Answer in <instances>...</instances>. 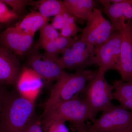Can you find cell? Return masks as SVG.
<instances>
[{"label":"cell","mask_w":132,"mask_h":132,"mask_svg":"<svg viewBox=\"0 0 132 132\" xmlns=\"http://www.w3.org/2000/svg\"><path fill=\"white\" fill-rule=\"evenodd\" d=\"M34 102L9 93L0 112V132H23L35 115Z\"/></svg>","instance_id":"1"},{"label":"cell","mask_w":132,"mask_h":132,"mask_svg":"<svg viewBox=\"0 0 132 132\" xmlns=\"http://www.w3.org/2000/svg\"><path fill=\"white\" fill-rule=\"evenodd\" d=\"M79 94L67 101L52 106L44 111L41 123L49 121L65 123L68 121L73 128L85 126L86 121L92 120L95 116Z\"/></svg>","instance_id":"2"},{"label":"cell","mask_w":132,"mask_h":132,"mask_svg":"<svg viewBox=\"0 0 132 132\" xmlns=\"http://www.w3.org/2000/svg\"><path fill=\"white\" fill-rule=\"evenodd\" d=\"M100 9L110 19L114 31H120L132 19V0H101Z\"/></svg>","instance_id":"10"},{"label":"cell","mask_w":132,"mask_h":132,"mask_svg":"<svg viewBox=\"0 0 132 132\" xmlns=\"http://www.w3.org/2000/svg\"><path fill=\"white\" fill-rule=\"evenodd\" d=\"M60 36V33L48 22L44 24L40 29L39 43L53 40Z\"/></svg>","instance_id":"21"},{"label":"cell","mask_w":132,"mask_h":132,"mask_svg":"<svg viewBox=\"0 0 132 132\" xmlns=\"http://www.w3.org/2000/svg\"><path fill=\"white\" fill-rule=\"evenodd\" d=\"M115 31L100 9L94 8L92 16L82 29L80 39L88 45L97 47L108 40Z\"/></svg>","instance_id":"6"},{"label":"cell","mask_w":132,"mask_h":132,"mask_svg":"<svg viewBox=\"0 0 132 132\" xmlns=\"http://www.w3.org/2000/svg\"><path fill=\"white\" fill-rule=\"evenodd\" d=\"M71 15H72L68 12H63L57 15L54 17L51 24L56 30H61L66 24L69 16Z\"/></svg>","instance_id":"25"},{"label":"cell","mask_w":132,"mask_h":132,"mask_svg":"<svg viewBox=\"0 0 132 132\" xmlns=\"http://www.w3.org/2000/svg\"><path fill=\"white\" fill-rule=\"evenodd\" d=\"M17 17V15L10 10L6 5L0 0V24L8 23Z\"/></svg>","instance_id":"23"},{"label":"cell","mask_w":132,"mask_h":132,"mask_svg":"<svg viewBox=\"0 0 132 132\" xmlns=\"http://www.w3.org/2000/svg\"><path fill=\"white\" fill-rule=\"evenodd\" d=\"M94 47L78 40L62 53L61 57L57 59L56 62L63 70L84 69L90 65V60L94 55Z\"/></svg>","instance_id":"8"},{"label":"cell","mask_w":132,"mask_h":132,"mask_svg":"<svg viewBox=\"0 0 132 132\" xmlns=\"http://www.w3.org/2000/svg\"><path fill=\"white\" fill-rule=\"evenodd\" d=\"M104 72L99 68L94 75L88 81L82 92V98L87 104L94 115L103 112L111 106L113 99L114 87L106 80Z\"/></svg>","instance_id":"4"},{"label":"cell","mask_w":132,"mask_h":132,"mask_svg":"<svg viewBox=\"0 0 132 132\" xmlns=\"http://www.w3.org/2000/svg\"><path fill=\"white\" fill-rule=\"evenodd\" d=\"M121 36L120 31H115L111 38L100 46L94 48V55L90 65L96 64L104 71H117L120 62Z\"/></svg>","instance_id":"7"},{"label":"cell","mask_w":132,"mask_h":132,"mask_svg":"<svg viewBox=\"0 0 132 132\" xmlns=\"http://www.w3.org/2000/svg\"><path fill=\"white\" fill-rule=\"evenodd\" d=\"M68 12L76 19L88 21L93 15L95 1L92 0H64Z\"/></svg>","instance_id":"16"},{"label":"cell","mask_w":132,"mask_h":132,"mask_svg":"<svg viewBox=\"0 0 132 132\" xmlns=\"http://www.w3.org/2000/svg\"><path fill=\"white\" fill-rule=\"evenodd\" d=\"M8 93V92L5 90L2 85H0V112L2 109L5 100Z\"/></svg>","instance_id":"27"},{"label":"cell","mask_w":132,"mask_h":132,"mask_svg":"<svg viewBox=\"0 0 132 132\" xmlns=\"http://www.w3.org/2000/svg\"><path fill=\"white\" fill-rule=\"evenodd\" d=\"M41 124L43 132H69L64 122L49 121Z\"/></svg>","instance_id":"22"},{"label":"cell","mask_w":132,"mask_h":132,"mask_svg":"<svg viewBox=\"0 0 132 132\" xmlns=\"http://www.w3.org/2000/svg\"><path fill=\"white\" fill-rule=\"evenodd\" d=\"M82 30L76 24L75 18L71 15L60 30V35L64 38H72L75 36L77 33L82 31Z\"/></svg>","instance_id":"20"},{"label":"cell","mask_w":132,"mask_h":132,"mask_svg":"<svg viewBox=\"0 0 132 132\" xmlns=\"http://www.w3.org/2000/svg\"><path fill=\"white\" fill-rule=\"evenodd\" d=\"M113 84V99L119 101L121 106L132 112V82L115 80Z\"/></svg>","instance_id":"17"},{"label":"cell","mask_w":132,"mask_h":132,"mask_svg":"<svg viewBox=\"0 0 132 132\" xmlns=\"http://www.w3.org/2000/svg\"><path fill=\"white\" fill-rule=\"evenodd\" d=\"M6 5L12 8V11L17 15L27 5L32 4V1L27 0H1Z\"/></svg>","instance_id":"24"},{"label":"cell","mask_w":132,"mask_h":132,"mask_svg":"<svg viewBox=\"0 0 132 132\" xmlns=\"http://www.w3.org/2000/svg\"><path fill=\"white\" fill-rule=\"evenodd\" d=\"M116 132H132V126L124 130Z\"/></svg>","instance_id":"29"},{"label":"cell","mask_w":132,"mask_h":132,"mask_svg":"<svg viewBox=\"0 0 132 132\" xmlns=\"http://www.w3.org/2000/svg\"><path fill=\"white\" fill-rule=\"evenodd\" d=\"M76 38H67L60 36L53 40L39 43L44 49L45 53L50 57L58 59V55L62 53L78 40Z\"/></svg>","instance_id":"18"},{"label":"cell","mask_w":132,"mask_h":132,"mask_svg":"<svg viewBox=\"0 0 132 132\" xmlns=\"http://www.w3.org/2000/svg\"><path fill=\"white\" fill-rule=\"evenodd\" d=\"M44 85L42 78L30 67L22 68L15 85L21 97L34 102Z\"/></svg>","instance_id":"12"},{"label":"cell","mask_w":132,"mask_h":132,"mask_svg":"<svg viewBox=\"0 0 132 132\" xmlns=\"http://www.w3.org/2000/svg\"><path fill=\"white\" fill-rule=\"evenodd\" d=\"M32 4L38 8L41 14L47 18L68 12L63 2L59 0H40L33 2Z\"/></svg>","instance_id":"19"},{"label":"cell","mask_w":132,"mask_h":132,"mask_svg":"<svg viewBox=\"0 0 132 132\" xmlns=\"http://www.w3.org/2000/svg\"><path fill=\"white\" fill-rule=\"evenodd\" d=\"M95 72L82 69H78L74 73L65 72L52 87L49 98L44 104L45 110L68 100L82 92Z\"/></svg>","instance_id":"3"},{"label":"cell","mask_w":132,"mask_h":132,"mask_svg":"<svg viewBox=\"0 0 132 132\" xmlns=\"http://www.w3.org/2000/svg\"><path fill=\"white\" fill-rule=\"evenodd\" d=\"M75 129L77 132H88L87 130L86 126L76 127L74 128Z\"/></svg>","instance_id":"28"},{"label":"cell","mask_w":132,"mask_h":132,"mask_svg":"<svg viewBox=\"0 0 132 132\" xmlns=\"http://www.w3.org/2000/svg\"><path fill=\"white\" fill-rule=\"evenodd\" d=\"M1 24H0V29H1Z\"/></svg>","instance_id":"30"},{"label":"cell","mask_w":132,"mask_h":132,"mask_svg":"<svg viewBox=\"0 0 132 132\" xmlns=\"http://www.w3.org/2000/svg\"><path fill=\"white\" fill-rule=\"evenodd\" d=\"M21 69L16 55L0 46V85H15Z\"/></svg>","instance_id":"14"},{"label":"cell","mask_w":132,"mask_h":132,"mask_svg":"<svg viewBox=\"0 0 132 132\" xmlns=\"http://www.w3.org/2000/svg\"><path fill=\"white\" fill-rule=\"evenodd\" d=\"M88 132H116L132 126V112L112 104L97 119L91 120Z\"/></svg>","instance_id":"5"},{"label":"cell","mask_w":132,"mask_h":132,"mask_svg":"<svg viewBox=\"0 0 132 132\" xmlns=\"http://www.w3.org/2000/svg\"><path fill=\"white\" fill-rule=\"evenodd\" d=\"M48 21V18L43 16L39 12L32 11L17 23L15 27L22 34L34 37L36 32Z\"/></svg>","instance_id":"15"},{"label":"cell","mask_w":132,"mask_h":132,"mask_svg":"<svg viewBox=\"0 0 132 132\" xmlns=\"http://www.w3.org/2000/svg\"><path fill=\"white\" fill-rule=\"evenodd\" d=\"M57 59L45 53L34 52L28 57V64L47 84L57 81L65 73L56 62Z\"/></svg>","instance_id":"9"},{"label":"cell","mask_w":132,"mask_h":132,"mask_svg":"<svg viewBox=\"0 0 132 132\" xmlns=\"http://www.w3.org/2000/svg\"><path fill=\"white\" fill-rule=\"evenodd\" d=\"M34 37L24 34L15 27L9 28L0 33V46L6 48L15 55H22L30 49Z\"/></svg>","instance_id":"13"},{"label":"cell","mask_w":132,"mask_h":132,"mask_svg":"<svg viewBox=\"0 0 132 132\" xmlns=\"http://www.w3.org/2000/svg\"><path fill=\"white\" fill-rule=\"evenodd\" d=\"M23 132H43L40 119L35 116L27 126Z\"/></svg>","instance_id":"26"},{"label":"cell","mask_w":132,"mask_h":132,"mask_svg":"<svg viewBox=\"0 0 132 132\" xmlns=\"http://www.w3.org/2000/svg\"><path fill=\"white\" fill-rule=\"evenodd\" d=\"M120 31L121 36L120 58L117 71L121 81L132 82V21L127 22Z\"/></svg>","instance_id":"11"}]
</instances>
